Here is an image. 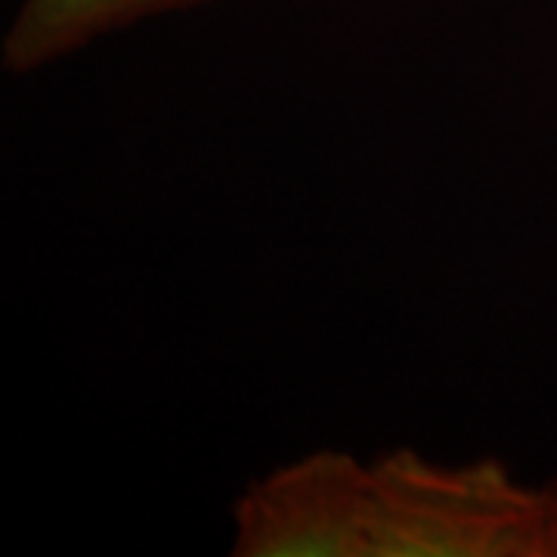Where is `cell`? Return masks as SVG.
I'll use <instances>...</instances> for the list:
<instances>
[{"label":"cell","instance_id":"obj_1","mask_svg":"<svg viewBox=\"0 0 557 557\" xmlns=\"http://www.w3.org/2000/svg\"><path fill=\"white\" fill-rule=\"evenodd\" d=\"M233 557H557V478L498 458L440 465L313 449L251 480L233 505Z\"/></svg>","mask_w":557,"mask_h":557},{"label":"cell","instance_id":"obj_2","mask_svg":"<svg viewBox=\"0 0 557 557\" xmlns=\"http://www.w3.org/2000/svg\"><path fill=\"white\" fill-rule=\"evenodd\" d=\"M208 0H20L0 44L7 75H32L94 40Z\"/></svg>","mask_w":557,"mask_h":557}]
</instances>
